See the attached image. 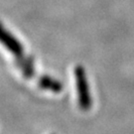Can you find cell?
I'll use <instances>...</instances> for the list:
<instances>
[{"label":"cell","mask_w":134,"mask_h":134,"mask_svg":"<svg viewBox=\"0 0 134 134\" xmlns=\"http://www.w3.org/2000/svg\"><path fill=\"white\" fill-rule=\"evenodd\" d=\"M0 44L8 50L10 53L13 54L15 58L24 56L23 45L12 33H10L0 22Z\"/></svg>","instance_id":"cell-2"},{"label":"cell","mask_w":134,"mask_h":134,"mask_svg":"<svg viewBox=\"0 0 134 134\" xmlns=\"http://www.w3.org/2000/svg\"><path fill=\"white\" fill-rule=\"evenodd\" d=\"M16 65L27 79H32L35 76L33 60L30 57L26 58L22 56V57L16 58Z\"/></svg>","instance_id":"cell-4"},{"label":"cell","mask_w":134,"mask_h":134,"mask_svg":"<svg viewBox=\"0 0 134 134\" xmlns=\"http://www.w3.org/2000/svg\"><path fill=\"white\" fill-rule=\"evenodd\" d=\"M75 77H76L80 107L83 110H88L91 106V98L85 69L81 66L75 68Z\"/></svg>","instance_id":"cell-1"},{"label":"cell","mask_w":134,"mask_h":134,"mask_svg":"<svg viewBox=\"0 0 134 134\" xmlns=\"http://www.w3.org/2000/svg\"><path fill=\"white\" fill-rule=\"evenodd\" d=\"M38 85L42 90L53 91L55 93L63 91V85L61 81L55 80L49 76H42L38 79Z\"/></svg>","instance_id":"cell-3"}]
</instances>
